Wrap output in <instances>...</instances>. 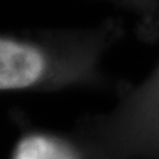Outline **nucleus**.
Instances as JSON below:
<instances>
[{
  "mask_svg": "<svg viewBox=\"0 0 159 159\" xmlns=\"http://www.w3.org/2000/svg\"><path fill=\"white\" fill-rule=\"evenodd\" d=\"M47 70L44 54L29 44L0 39V90L33 86Z\"/></svg>",
  "mask_w": 159,
  "mask_h": 159,
  "instance_id": "1",
  "label": "nucleus"
},
{
  "mask_svg": "<svg viewBox=\"0 0 159 159\" xmlns=\"http://www.w3.org/2000/svg\"><path fill=\"white\" fill-rule=\"evenodd\" d=\"M13 159H78V157L65 142L48 135L34 134L19 142Z\"/></svg>",
  "mask_w": 159,
  "mask_h": 159,
  "instance_id": "2",
  "label": "nucleus"
}]
</instances>
